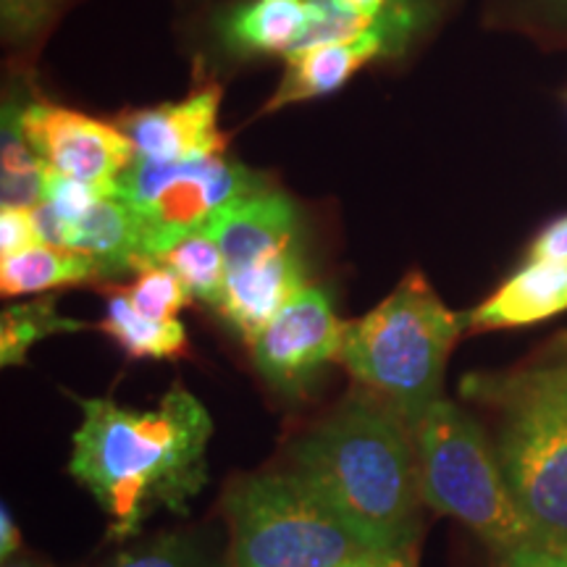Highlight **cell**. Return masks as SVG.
Here are the masks:
<instances>
[{"label":"cell","instance_id":"6da1fadb","mask_svg":"<svg viewBox=\"0 0 567 567\" xmlns=\"http://www.w3.org/2000/svg\"><path fill=\"white\" fill-rule=\"evenodd\" d=\"M82 423L69 473L111 517V536H134L155 509L184 513L208 481L213 421L197 396L174 384L153 410L105 396H76Z\"/></svg>","mask_w":567,"mask_h":567},{"label":"cell","instance_id":"7a4b0ae2","mask_svg":"<svg viewBox=\"0 0 567 567\" xmlns=\"http://www.w3.org/2000/svg\"><path fill=\"white\" fill-rule=\"evenodd\" d=\"M292 473L371 549L415 551L425 505L415 434L381 396L354 392L297 439Z\"/></svg>","mask_w":567,"mask_h":567},{"label":"cell","instance_id":"3957f363","mask_svg":"<svg viewBox=\"0 0 567 567\" xmlns=\"http://www.w3.org/2000/svg\"><path fill=\"white\" fill-rule=\"evenodd\" d=\"M463 326L413 271L371 313L347 323L339 363L389 402L415 434L421 417L442 400L446 354Z\"/></svg>","mask_w":567,"mask_h":567},{"label":"cell","instance_id":"277c9868","mask_svg":"<svg viewBox=\"0 0 567 567\" xmlns=\"http://www.w3.org/2000/svg\"><path fill=\"white\" fill-rule=\"evenodd\" d=\"M463 392L499 410L496 457L544 534L567 542V358L507 375H467Z\"/></svg>","mask_w":567,"mask_h":567},{"label":"cell","instance_id":"5b68a950","mask_svg":"<svg viewBox=\"0 0 567 567\" xmlns=\"http://www.w3.org/2000/svg\"><path fill=\"white\" fill-rule=\"evenodd\" d=\"M415 450L425 505L471 528L496 559L555 542L515 499L484 429L455 402L429 408L415 429Z\"/></svg>","mask_w":567,"mask_h":567},{"label":"cell","instance_id":"8992f818","mask_svg":"<svg viewBox=\"0 0 567 567\" xmlns=\"http://www.w3.org/2000/svg\"><path fill=\"white\" fill-rule=\"evenodd\" d=\"M229 567H339L373 551L297 473L237 481L224 499Z\"/></svg>","mask_w":567,"mask_h":567},{"label":"cell","instance_id":"52a82bcc","mask_svg":"<svg viewBox=\"0 0 567 567\" xmlns=\"http://www.w3.org/2000/svg\"><path fill=\"white\" fill-rule=\"evenodd\" d=\"M266 189V176L224 155L195 161L137 158L116 179L118 197L137 218L147 266L239 197Z\"/></svg>","mask_w":567,"mask_h":567},{"label":"cell","instance_id":"ba28073f","mask_svg":"<svg viewBox=\"0 0 567 567\" xmlns=\"http://www.w3.org/2000/svg\"><path fill=\"white\" fill-rule=\"evenodd\" d=\"M347 323L321 287H305L250 342L258 373L281 394H302L342 352Z\"/></svg>","mask_w":567,"mask_h":567},{"label":"cell","instance_id":"9c48e42d","mask_svg":"<svg viewBox=\"0 0 567 567\" xmlns=\"http://www.w3.org/2000/svg\"><path fill=\"white\" fill-rule=\"evenodd\" d=\"M21 130L48 168L95 184L109 195L137 155L134 142L118 126L51 103L21 109Z\"/></svg>","mask_w":567,"mask_h":567},{"label":"cell","instance_id":"30bf717a","mask_svg":"<svg viewBox=\"0 0 567 567\" xmlns=\"http://www.w3.org/2000/svg\"><path fill=\"white\" fill-rule=\"evenodd\" d=\"M218 103H221V87L208 84V87H197L179 103L122 113L118 130L134 142L137 158H210V155H221L226 147V137L218 132Z\"/></svg>","mask_w":567,"mask_h":567},{"label":"cell","instance_id":"8fae6325","mask_svg":"<svg viewBox=\"0 0 567 567\" xmlns=\"http://www.w3.org/2000/svg\"><path fill=\"white\" fill-rule=\"evenodd\" d=\"M305 287L308 276H305L302 255L297 252V247H287L229 271L216 310L250 344Z\"/></svg>","mask_w":567,"mask_h":567},{"label":"cell","instance_id":"7c38bea8","mask_svg":"<svg viewBox=\"0 0 567 567\" xmlns=\"http://www.w3.org/2000/svg\"><path fill=\"white\" fill-rule=\"evenodd\" d=\"M203 229L216 239L226 266L234 271V268L250 266L266 255L295 247L300 218L287 195L266 187L260 193L229 203Z\"/></svg>","mask_w":567,"mask_h":567},{"label":"cell","instance_id":"4fadbf2b","mask_svg":"<svg viewBox=\"0 0 567 567\" xmlns=\"http://www.w3.org/2000/svg\"><path fill=\"white\" fill-rule=\"evenodd\" d=\"M384 53H394V45L379 21H375L371 30L352 40L329 42V45H316L289 53L287 71H284L281 84L274 92L271 103L266 105V113L337 92L352 80L354 71L363 69L365 63H371Z\"/></svg>","mask_w":567,"mask_h":567},{"label":"cell","instance_id":"5bb4252c","mask_svg":"<svg viewBox=\"0 0 567 567\" xmlns=\"http://www.w3.org/2000/svg\"><path fill=\"white\" fill-rule=\"evenodd\" d=\"M567 310V260H530L463 318L467 329H509L547 321Z\"/></svg>","mask_w":567,"mask_h":567},{"label":"cell","instance_id":"9a60e30c","mask_svg":"<svg viewBox=\"0 0 567 567\" xmlns=\"http://www.w3.org/2000/svg\"><path fill=\"white\" fill-rule=\"evenodd\" d=\"M69 250L90 255L101 279H116L147 268L137 218L113 195L103 197L82 221L71 226Z\"/></svg>","mask_w":567,"mask_h":567},{"label":"cell","instance_id":"2e32d148","mask_svg":"<svg viewBox=\"0 0 567 567\" xmlns=\"http://www.w3.org/2000/svg\"><path fill=\"white\" fill-rule=\"evenodd\" d=\"M90 281H101L95 260L80 250H66V247L40 245L0 260V292L3 297L38 295Z\"/></svg>","mask_w":567,"mask_h":567},{"label":"cell","instance_id":"e0dca14e","mask_svg":"<svg viewBox=\"0 0 567 567\" xmlns=\"http://www.w3.org/2000/svg\"><path fill=\"white\" fill-rule=\"evenodd\" d=\"M305 0H252L226 19V38L245 53H292L308 24Z\"/></svg>","mask_w":567,"mask_h":567},{"label":"cell","instance_id":"ac0fdd59","mask_svg":"<svg viewBox=\"0 0 567 567\" xmlns=\"http://www.w3.org/2000/svg\"><path fill=\"white\" fill-rule=\"evenodd\" d=\"M113 342L132 360H172L187 352V329L179 321H155L132 308L124 289L111 295L101 321Z\"/></svg>","mask_w":567,"mask_h":567},{"label":"cell","instance_id":"d6986e66","mask_svg":"<svg viewBox=\"0 0 567 567\" xmlns=\"http://www.w3.org/2000/svg\"><path fill=\"white\" fill-rule=\"evenodd\" d=\"M0 200L3 208L34 210L45 200V163L21 130V109L6 103L0 126Z\"/></svg>","mask_w":567,"mask_h":567},{"label":"cell","instance_id":"ffe728a7","mask_svg":"<svg viewBox=\"0 0 567 567\" xmlns=\"http://www.w3.org/2000/svg\"><path fill=\"white\" fill-rule=\"evenodd\" d=\"M161 264L172 268L197 300L210 305V308H216L218 300H221L229 266H226L221 247L205 229L179 239L172 250L163 255Z\"/></svg>","mask_w":567,"mask_h":567},{"label":"cell","instance_id":"44dd1931","mask_svg":"<svg viewBox=\"0 0 567 567\" xmlns=\"http://www.w3.org/2000/svg\"><path fill=\"white\" fill-rule=\"evenodd\" d=\"M87 329V323L69 321L55 313L53 300H38L30 305H17L6 310L0 318V363L21 365L27 360V352L42 337L59 334V331H80Z\"/></svg>","mask_w":567,"mask_h":567},{"label":"cell","instance_id":"7402d4cb","mask_svg":"<svg viewBox=\"0 0 567 567\" xmlns=\"http://www.w3.org/2000/svg\"><path fill=\"white\" fill-rule=\"evenodd\" d=\"M124 292L137 313L155 318V321H174V316L193 302L187 284L163 264L142 268L132 287Z\"/></svg>","mask_w":567,"mask_h":567},{"label":"cell","instance_id":"603a6c76","mask_svg":"<svg viewBox=\"0 0 567 567\" xmlns=\"http://www.w3.org/2000/svg\"><path fill=\"white\" fill-rule=\"evenodd\" d=\"M305 3H308L310 11L308 24H305V32L300 34V40H297L295 51L329 45V42L352 40L375 24V19L352 9L347 0H305Z\"/></svg>","mask_w":567,"mask_h":567},{"label":"cell","instance_id":"cb8c5ba5","mask_svg":"<svg viewBox=\"0 0 567 567\" xmlns=\"http://www.w3.org/2000/svg\"><path fill=\"white\" fill-rule=\"evenodd\" d=\"M105 567H229L218 565L195 538L163 534L137 549H126Z\"/></svg>","mask_w":567,"mask_h":567},{"label":"cell","instance_id":"d4e9b609","mask_svg":"<svg viewBox=\"0 0 567 567\" xmlns=\"http://www.w3.org/2000/svg\"><path fill=\"white\" fill-rule=\"evenodd\" d=\"M103 197L111 195L105 193V189L95 187V184L80 182L74 179V176L53 172V168L45 166V200L42 203L51 205V208L59 213V216L66 218V221H82Z\"/></svg>","mask_w":567,"mask_h":567},{"label":"cell","instance_id":"484cf974","mask_svg":"<svg viewBox=\"0 0 567 567\" xmlns=\"http://www.w3.org/2000/svg\"><path fill=\"white\" fill-rule=\"evenodd\" d=\"M63 0H0L3 38L11 42L30 40L55 17Z\"/></svg>","mask_w":567,"mask_h":567},{"label":"cell","instance_id":"4316f807","mask_svg":"<svg viewBox=\"0 0 567 567\" xmlns=\"http://www.w3.org/2000/svg\"><path fill=\"white\" fill-rule=\"evenodd\" d=\"M42 237L34 221V210L3 208L0 210V260L40 247Z\"/></svg>","mask_w":567,"mask_h":567},{"label":"cell","instance_id":"83f0119b","mask_svg":"<svg viewBox=\"0 0 567 567\" xmlns=\"http://www.w3.org/2000/svg\"><path fill=\"white\" fill-rule=\"evenodd\" d=\"M499 567H567V542L542 544V547H528L513 555L499 557Z\"/></svg>","mask_w":567,"mask_h":567},{"label":"cell","instance_id":"f1b7e54d","mask_svg":"<svg viewBox=\"0 0 567 567\" xmlns=\"http://www.w3.org/2000/svg\"><path fill=\"white\" fill-rule=\"evenodd\" d=\"M530 260H567V216L551 221L534 239L528 252Z\"/></svg>","mask_w":567,"mask_h":567},{"label":"cell","instance_id":"f546056e","mask_svg":"<svg viewBox=\"0 0 567 567\" xmlns=\"http://www.w3.org/2000/svg\"><path fill=\"white\" fill-rule=\"evenodd\" d=\"M339 567H415L413 555H405V551H363V555L347 559L344 565Z\"/></svg>","mask_w":567,"mask_h":567},{"label":"cell","instance_id":"4dcf8cb0","mask_svg":"<svg viewBox=\"0 0 567 567\" xmlns=\"http://www.w3.org/2000/svg\"><path fill=\"white\" fill-rule=\"evenodd\" d=\"M21 549V536H19V526L13 523L11 509L9 507H0V555L3 559H9L17 555Z\"/></svg>","mask_w":567,"mask_h":567},{"label":"cell","instance_id":"1f68e13d","mask_svg":"<svg viewBox=\"0 0 567 567\" xmlns=\"http://www.w3.org/2000/svg\"><path fill=\"white\" fill-rule=\"evenodd\" d=\"M347 3H350L352 9H358L360 13H365V17L379 19L392 0H347Z\"/></svg>","mask_w":567,"mask_h":567},{"label":"cell","instance_id":"d6a6232c","mask_svg":"<svg viewBox=\"0 0 567 567\" xmlns=\"http://www.w3.org/2000/svg\"><path fill=\"white\" fill-rule=\"evenodd\" d=\"M6 567H34V565H6Z\"/></svg>","mask_w":567,"mask_h":567}]
</instances>
